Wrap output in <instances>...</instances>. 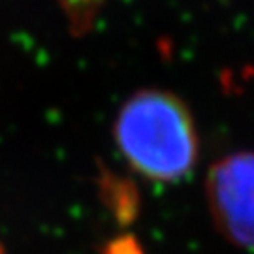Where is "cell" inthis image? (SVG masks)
<instances>
[{
    "instance_id": "cell-1",
    "label": "cell",
    "mask_w": 254,
    "mask_h": 254,
    "mask_svg": "<svg viewBox=\"0 0 254 254\" xmlns=\"http://www.w3.org/2000/svg\"><path fill=\"white\" fill-rule=\"evenodd\" d=\"M117 149L141 177L175 183L198 162V132L189 108L175 94L160 89L134 92L113 123Z\"/></svg>"
},
{
    "instance_id": "cell-2",
    "label": "cell",
    "mask_w": 254,
    "mask_h": 254,
    "mask_svg": "<svg viewBox=\"0 0 254 254\" xmlns=\"http://www.w3.org/2000/svg\"><path fill=\"white\" fill-rule=\"evenodd\" d=\"M207 203L220 236L254 251V153L228 154L207 173Z\"/></svg>"
},
{
    "instance_id": "cell-3",
    "label": "cell",
    "mask_w": 254,
    "mask_h": 254,
    "mask_svg": "<svg viewBox=\"0 0 254 254\" xmlns=\"http://www.w3.org/2000/svg\"><path fill=\"white\" fill-rule=\"evenodd\" d=\"M108 254H141L139 247L132 239H121L115 243H109Z\"/></svg>"
},
{
    "instance_id": "cell-4",
    "label": "cell",
    "mask_w": 254,
    "mask_h": 254,
    "mask_svg": "<svg viewBox=\"0 0 254 254\" xmlns=\"http://www.w3.org/2000/svg\"><path fill=\"white\" fill-rule=\"evenodd\" d=\"M61 2H63V0H59V4H61Z\"/></svg>"
}]
</instances>
